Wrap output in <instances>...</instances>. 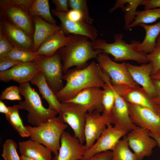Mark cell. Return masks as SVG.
<instances>
[{
	"label": "cell",
	"mask_w": 160,
	"mask_h": 160,
	"mask_svg": "<svg viewBox=\"0 0 160 160\" xmlns=\"http://www.w3.org/2000/svg\"><path fill=\"white\" fill-rule=\"evenodd\" d=\"M65 74L63 78L66 84L55 93L61 103L68 101L85 89L93 87L103 88L105 84L103 71L95 61L83 68L68 70Z\"/></svg>",
	"instance_id": "cell-1"
},
{
	"label": "cell",
	"mask_w": 160,
	"mask_h": 160,
	"mask_svg": "<svg viewBox=\"0 0 160 160\" xmlns=\"http://www.w3.org/2000/svg\"><path fill=\"white\" fill-rule=\"evenodd\" d=\"M69 40L67 44L60 49V54L64 73L71 67L81 68L87 66L90 60L97 59L103 52L93 48L92 41L87 36L75 34L68 35Z\"/></svg>",
	"instance_id": "cell-2"
},
{
	"label": "cell",
	"mask_w": 160,
	"mask_h": 160,
	"mask_svg": "<svg viewBox=\"0 0 160 160\" xmlns=\"http://www.w3.org/2000/svg\"><path fill=\"white\" fill-rule=\"evenodd\" d=\"M123 39L122 33L115 34L114 41L112 43H108L104 39H97L92 41L93 47L94 49H100L103 52L111 55L115 61L132 60L140 63L148 62L146 54L139 48V41L133 40L130 44H128Z\"/></svg>",
	"instance_id": "cell-3"
},
{
	"label": "cell",
	"mask_w": 160,
	"mask_h": 160,
	"mask_svg": "<svg viewBox=\"0 0 160 160\" xmlns=\"http://www.w3.org/2000/svg\"><path fill=\"white\" fill-rule=\"evenodd\" d=\"M19 87L20 94L24 98L19 102V107L20 109L28 112L27 118L29 123L38 126L58 114L57 111L44 106L39 95L31 87L29 82L20 84Z\"/></svg>",
	"instance_id": "cell-4"
},
{
	"label": "cell",
	"mask_w": 160,
	"mask_h": 160,
	"mask_svg": "<svg viewBox=\"0 0 160 160\" xmlns=\"http://www.w3.org/2000/svg\"><path fill=\"white\" fill-rule=\"evenodd\" d=\"M25 127L30 139L47 147L55 155L58 154L61 136L68 124L56 117L38 126Z\"/></svg>",
	"instance_id": "cell-5"
},
{
	"label": "cell",
	"mask_w": 160,
	"mask_h": 160,
	"mask_svg": "<svg viewBox=\"0 0 160 160\" xmlns=\"http://www.w3.org/2000/svg\"><path fill=\"white\" fill-rule=\"evenodd\" d=\"M87 110L82 106L73 103H61L59 116L61 122L69 125L74 135L83 144L85 142L84 130Z\"/></svg>",
	"instance_id": "cell-6"
},
{
	"label": "cell",
	"mask_w": 160,
	"mask_h": 160,
	"mask_svg": "<svg viewBox=\"0 0 160 160\" xmlns=\"http://www.w3.org/2000/svg\"><path fill=\"white\" fill-rule=\"evenodd\" d=\"M44 74L46 81L55 93L64 87L62 60L58 51L50 55H39L34 62Z\"/></svg>",
	"instance_id": "cell-7"
},
{
	"label": "cell",
	"mask_w": 160,
	"mask_h": 160,
	"mask_svg": "<svg viewBox=\"0 0 160 160\" xmlns=\"http://www.w3.org/2000/svg\"><path fill=\"white\" fill-rule=\"evenodd\" d=\"M0 17L24 31L33 38L34 24L33 17L24 8L12 3L11 0L0 1Z\"/></svg>",
	"instance_id": "cell-8"
},
{
	"label": "cell",
	"mask_w": 160,
	"mask_h": 160,
	"mask_svg": "<svg viewBox=\"0 0 160 160\" xmlns=\"http://www.w3.org/2000/svg\"><path fill=\"white\" fill-rule=\"evenodd\" d=\"M96 59L102 70L110 77L113 86L123 85L130 87L139 86L132 79L125 62L116 63L110 57L108 54L104 52L100 53Z\"/></svg>",
	"instance_id": "cell-9"
},
{
	"label": "cell",
	"mask_w": 160,
	"mask_h": 160,
	"mask_svg": "<svg viewBox=\"0 0 160 160\" xmlns=\"http://www.w3.org/2000/svg\"><path fill=\"white\" fill-rule=\"evenodd\" d=\"M126 136L129 146L135 154L137 160H143L150 156L153 149L157 146L155 140L149 131L138 127L128 132Z\"/></svg>",
	"instance_id": "cell-10"
},
{
	"label": "cell",
	"mask_w": 160,
	"mask_h": 160,
	"mask_svg": "<svg viewBox=\"0 0 160 160\" xmlns=\"http://www.w3.org/2000/svg\"><path fill=\"white\" fill-rule=\"evenodd\" d=\"M129 113L132 122L160 137V117L158 114L147 108L128 103Z\"/></svg>",
	"instance_id": "cell-11"
},
{
	"label": "cell",
	"mask_w": 160,
	"mask_h": 160,
	"mask_svg": "<svg viewBox=\"0 0 160 160\" xmlns=\"http://www.w3.org/2000/svg\"><path fill=\"white\" fill-rule=\"evenodd\" d=\"M111 124L109 114L95 111L86 115L84 133L86 150L90 148L99 137L107 126Z\"/></svg>",
	"instance_id": "cell-12"
},
{
	"label": "cell",
	"mask_w": 160,
	"mask_h": 160,
	"mask_svg": "<svg viewBox=\"0 0 160 160\" xmlns=\"http://www.w3.org/2000/svg\"><path fill=\"white\" fill-rule=\"evenodd\" d=\"M128 132L126 130L117 129L111 124H109L94 144L86 150L83 158H88L98 153L112 151L121 138Z\"/></svg>",
	"instance_id": "cell-13"
},
{
	"label": "cell",
	"mask_w": 160,
	"mask_h": 160,
	"mask_svg": "<svg viewBox=\"0 0 160 160\" xmlns=\"http://www.w3.org/2000/svg\"><path fill=\"white\" fill-rule=\"evenodd\" d=\"M112 86L127 103L148 108L158 114L159 105L142 87L139 86L134 87L123 85Z\"/></svg>",
	"instance_id": "cell-14"
},
{
	"label": "cell",
	"mask_w": 160,
	"mask_h": 160,
	"mask_svg": "<svg viewBox=\"0 0 160 160\" xmlns=\"http://www.w3.org/2000/svg\"><path fill=\"white\" fill-rule=\"evenodd\" d=\"M51 13L60 20V27L61 30L66 35L73 34L85 36L92 41L97 39L98 31L96 28L91 24L84 21L73 22L69 20L66 17V12H60L52 9Z\"/></svg>",
	"instance_id": "cell-15"
},
{
	"label": "cell",
	"mask_w": 160,
	"mask_h": 160,
	"mask_svg": "<svg viewBox=\"0 0 160 160\" xmlns=\"http://www.w3.org/2000/svg\"><path fill=\"white\" fill-rule=\"evenodd\" d=\"M112 87L115 101L109 114L111 124H113L117 129L126 130L128 132L137 128L138 127L132 122L130 118L128 103L113 86Z\"/></svg>",
	"instance_id": "cell-16"
},
{
	"label": "cell",
	"mask_w": 160,
	"mask_h": 160,
	"mask_svg": "<svg viewBox=\"0 0 160 160\" xmlns=\"http://www.w3.org/2000/svg\"><path fill=\"white\" fill-rule=\"evenodd\" d=\"M86 149L74 135L64 131L61 136L58 154L52 160H78L83 158Z\"/></svg>",
	"instance_id": "cell-17"
},
{
	"label": "cell",
	"mask_w": 160,
	"mask_h": 160,
	"mask_svg": "<svg viewBox=\"0 0 160 160\" xmlns=\"http://www.w3.org/2000/svg\"><path fill=\"white\" fill-rule=\"evenodd\" d=\"M41 71L35 62L22 63L7 71H0V80L5 82L12 80L20 84L29 82Z\"/></svg>",
	"instance_id": "cell-18"
},
{
	"label": "cell",
	"mask_w": 160,
	"mask_h": 160,
	"mask_svg": "<svg viewBox=\"0 0 160 160\" xmlns=\"http://www.w3.org/2000/svg\"><path fill=\"white\" fill-rule=\"evenodd\" d=\"M103 94V90L100 88L91 87L83 90L66 102L78 104L85 108L88 113L95 111L103 112L104 111Z\"/></svg>",
	"instance_id": "cell-19"
},
{
	"label": "cell",
	"mask_w": 160,
	"mask_h": 160,
	"mask_svg": "<svg viewBox=\"0 0 160 160\" xmlns=\"http://www.w3.org/2000/svg\"><path fill=\"white\" fill-rule=\"evenodd\" d=\"M0 29L14 47L33 52V42L24 31L15 26L6 19L0 16Z\"/></svg>",
	"instance_id": "cell-20"
},
{
	"label": "cell",
	"mask_w": 160,
	"mask_h": 160,
	"mask_svg": "<svg viewBox=\"0 0 160 160\" xmlns=\"http://www.w3.org/2000/svg\"><path fill=\"white\" fill-rule=\"evenodd\" d=\"M126 65L134 81L138 84L141 86L145 91L154 98L156 102L157 95L151 78L152 70V64L149 63L137 66L126 63Z\"/></svg>",
	"instance_id": "cell-21"
},
{
	"label": "cell",
	"mask_w": 160,
	"mask_h": 160,
	"mask_svg": "<svg viewBox=\"0 0 160 160\" xmlns=\"http://www.w3.org/2000/svg\"><path fill=\"white\" fill-rule=\"evenodd\" d=\"M20 153L23 156L35 160H52L50 149L31 139L18 143Z\"/></svg>",
	"instance_id": "cell-22"
},
{
	"label": "cell",
	"mask_w": 160,
	"mask_h": 160,
	"mask_svg": "<svg viewBox=\"0 0 160 160\" xmlns=\"http://www.w3.org/2000/svg\"><path fill=\"white\" fill-rule=\"evenodd\" d=\"M33 17L34 24L33 52H35L46 39L61 29L59 26L49 23L39 17Z\"/></svg>",
	"instance_id": "cell-23"
},
{
	"label": "cell",
	"mask_w": 160,
	"mask_h": 160,
	"mask_svg": "<svg viewBox=\"0 0 160 160\" xmlns=\"http://www.w3.org/2000/svg\"><path fill=\"white\" fill-rule=\"evenodd\" d=\"M69 40V36L61 30L46 39L35 53L38 55H52L65 46Z\"/></svg>",
	"instance_id": "cell-24"
},
{
	"label": "cell",
	"mask_w": 160,
	"mask_h": 160,
	"mask_svg": "<svg viewBox=\"0 0 160 160\" xmlns=\"http://www.w3.org/2000/svg\"><path fill=\"white\" fill-rule=\"evenodd\" d=\"M30 82L37 87L42 97L47 102L48 108L59 112L61 103L49 87L43 73L40 72L31 80Z\"/></svg>",
	"instance_id": "cell-25"
},
{
	"label": "cell",
	"mask_w": 160,
	"mask_h": 160,
	"mask_svg": "<svg viewBox=\"0 0 160 160\" xmlns=\"http://www.w3.org/2000/svg\"><path fill=\"white\" fill-rule=\"evenodd\" d=\"M139 25L145 29V35L141 43L139 42V48L145 54L150 53L155 48L156 40L160 34V21L152 25L141 24Z\"/></svg>",
	"instance_id": "cell-26"
},
{
	"label": "cell",
	"mask_w": 160,
	"mask_h": 160,
	"mask_svg": "<svg viewBox=\"0 0 160 160\" xmlns=\"http://www.w3.org/2000/svg\"><path fill=\"white\" fill-rule=\"evenodd\" d=\"M143 0H117L114 6L110 9L109 12H112L119 8H121L125 12L124 18V28L127 29L128 26L133 21L136 15L137 9L141 5Z\"/></svg>",
	"instance_id": "cell-27"
},
{
	"label": "cell",
	"mask_w": 160,
	"mask_h": 160,
	"mask_svg": "<svg viewBox=\"0 0 160 160\" xmlns=\"http://www.w3.org/2000/svg\"><path fill=\"white\" fill-rule=\"evenodd\" d=\"M29 13L32 17H39L49 23L57 25V22L50 11L48 0H33Z\"/></svg>",
	"instance_id": "cell-28"
},
{
	"label": "cell",
	"mask_w": 160,
	"mask_h": 160,
	"mask_svg": "<svg viewBox=\"0 0 160 160\" xmlns=\"http://www.w3.org/2000/svg\"><path fill=\"white\" fill-rule=\"evenodd\" d=\"M9 113L5 115L7 120L21 137H29V133L19 114V111L20 109L19 104L9 106Z\"/></svg>",
	"instance_id": "cell-29"
},
{
	"label": "cell",
	"mask_w": 160,
	"mask_h": 160,
	"mask_svg": "<svg viewBox=\"0 0 160 160\" xmlns=\"http://www.w3.org/2000/svg\"><path fill=\"white\" fill-rule=\"evenodd\" d=\"M103 71V77L105 84L103 88L102 103L103 112L109 114L113 106L115 96L111 79L109 76Z\"/></svg>",
	"instance_id": "cell-30"
},
{
	"label": "cell",
	"mask_w": 160,
	"mask_h": 160,
	"mask_svg": "<svg viewBox=\"0 0 160 160\" xmlns=\"http://www.w3.org/2000/svg\"><path fill=\"white\" fill-rule=\"evenodd\" d=\"M160 18V8L137 11L133 21L127 29L133 28L141 24L150 23Z\"/></svg>",
	"instance_id": "cell-31"
},
{
	"label": "cell",
	"mask_w": 160,
	"mask_h": 160,
	"mask_svg": "<svg viewBox=\"0 0 160 160\" xmlns=\"http://www.w3.org/2000/svg\"><path fill=\"white\" fill-rule=\"evenodd\" d=\"M112 151L111 160H137L135 154L129 149L126 136L119 141Z\"/></svg>",
	"instance_id": "cell-32"
},
{
	"label": "cell",
	"mask_w": 160,
	"mask_h": 160,
	"mask_svg": "<svg viewBox=\"0 0 160 160\" xmlns=\"http://www.w3.org/2000/svg\"><path fill=\"white\" fill-rule=\"evenodd\" d=\"M39 55L32 51L16 47L5 57L22 63L34 62Z\"/></svg>",
	"instance_id": "cell-33"
},
{
	"label": "cell",
	"mask_w": 160,
	"mask_h": 160,
	"mask_svg": "<svg viewBox=\"0 0 160 160\" xmlns=\"http://www.w3.org/2000/svg\"><path fill=\"white\" fill-rule=\"evenodd\" d=\"M18 145L11 139L6 140L3 145L1 156L4 160H21L17 152Z\"/></svg>",
	"instance_id": "cell-34"
},
{
	"label": "cell",
	"mask_w": 160,
	"mask_h": 160,
	"mask_svg": "<svg viewBox=\"0 0 160 160\" xmlns=\"http://www.w3.org/2000/svg\"><path fill=\"white\" fill-rule=\"evenodd\" d=\"M69 8L77 10L82 14L84 21L91 24L94 21L89 15L86 0H68Z\"/></svg>",
	"instance_id": "cell-35"
},
{
	"label": "cell",
	"mask_w": 160,
	"mask_h": 160,
	"mask_svg": "<svg viewBox=\"0 0 160 160\" xmlns=\"http://www.w3.org/2000/svg\"><path fill=\"white\" fill-rule=\"evenodd\" d=\"M19 87L12 85L5 89L2 92L0 100H22Z\"/></svg>",
	"instance_id": "cell-36"
},
{
	"label": "cell",
	"mask_w": 160,
	"mask_h": 160,
	"mask_svg": "<svg viewBox=\"0 0 160 160\" xmlns=\"http://www.w3.org/2000/svg\"><path fill=\"white\" fill-rule=\"evenodd\" d=\"M146 57L152 65L151 76L160 70V46L156 47L152 52L146 54Z\"/></svg>",
	"instance_id": "cell-37"
},
{
	"label": "cell",
	"mask_w": 160,
	"mask_h": 160,
	"mask_svg": "<svg viewBox=\"0 0 160 160\" xmlns=\"http://www.w3.org/2000/svg\"><path fill=\"white\" fill-rule=\"evenodd\" d=\"M14 48L0 29V59L5 57Z\"/></svg>",
	"instance_id": "cell-38"
},
{
	"label": "cell",
	"mask_w": 160,
	"mask_h": 160,
	"mask_svg": "<svg viewBox=\"0 0 160 160\" xmlns=\"http://www.w3.org/2000/svg\"><path fill=\"white\" fill-rule=\"evenodd\" d=\"M22 62L4 57L0 59V71H7Z\"/></svg>",
	"instance_id": "cell-39"
},
{
	"label": "cell",
	"mask_w": 160,
	"mask_h": 160,
	"mask_svg": "<svg viewBox=\"0 0 160 160\" xmlns=\"http://www.w3.org/2000/svg\"><path fill=\"white\" fill-rule=\"evenodd\" d=\"M52 2L55 5V9L57 11L67 13L70 10L68 0H52Z\"/></svg>",
	"instance_id": "cell-40"
},
{
	"label": "cell",
	"mask_w": 160,
	"mask_h": 160,
	"mask_svg": "<svg viewBox=\"0 0 160 160\" xmlns=\"http://www.w3.org/2000/svg\"><path fill=\"white\" fill-rule=\"evenodd\" d=\"M112 152L109 151L97 154L87 159H82L78 160H111Z\"/></svg>",
	"instance_id": "cell-41"
},
{
	"label": "cell",
	"mask_w": 160,
	"mask_h": 160,
	"mask_svg": "<svg viewBox=\"0 0 160 160\" xmlns=\"http://www.w3.org/2000/svg\"><path fill=\"white\" fill-rule=\"evenodd\" d=\"M66 15L67 18L71 21L77 22L84 21L81 13L76 9H71Z\"/></svg>",
	"instance_id": "cell-42"
},
{
	"label": "cell",
	"mask_w": 160,
	"mask_h": 160,
	"mask_svg": "<svg viewBox=\"0 0 160 160\" xmlns=\"http://www.w3.org/2000/svg\"><path fill=\"white\" fill-rule=\"evenodd\" d=\"M141 5L145 10L160 8V0H143Z\"/></svg>",
	"instance_id": "cell-43"
},
{
	"label": "cell",
	"mask_w": 160,
	"mask_h": 160,
	"mask_svg": "<svg viewBox=\"0 0 160 160\" xmlns=\"http://www.w3.org/2000/svg\"><path fill=\"white\" fill-rule=\"evenodd\" d=\"M11 1L14 4L24 8L29 12L33 0H11Z\"/></svg>",
	"instance_id": "cell-44"
},
{
	"label": "cell",
	"mask_w": 160,
	"mask_h": 160,
	"mask_svg": "<svg viewBox=\"0 0 160 160\" xmlns=\"http://www.w3.org/2000/svg\"><path fill=\"white\" fill-rule=\"evenodd\" d=\"M152 80L157 95L156 102L159 105L160 104V80Z\"/></svg>",
	"instance_id": "cell-45"
},
{
	"label": "cell",
	"mask_w": 160,
	"mask_h": 160,
	"mask_svg": "<svg viewBox=\"0 0 160 160\" xmlns=\"http://www.w3.org/2000/svg\"><path fill=\"white\" fill-rule=\"evenodd\" d=\"M9 111V106H7L1 100H0V112L5 115L8 113Z\"/></svg>",
	"instance_id": "cell-46"
},
{
	"label": "cell",
	"mask_w": 160,
	"mask_h": 160,
	"mask_svg": "<svg viewBox=\"0 0 160 160\" xmlns=\"http://www.w3.org/2000/svg\"><path fill=\"white\" fill-rule=\"evenodd\" d=\"M149 133L150 136L156 141L157 144V146L160 148V137L154 135L149 132Z\"/></svg>",
	"instance_id": "cell-47"
},
{
	"label": "cell",
	"mask_w": 160,
	"mask_h": 160,
	"mask_svg": "<svg viewBox=\"0 0 160 160\" xmlns=\"http://www.w3.org/2000/svg\"><path fill=\"white\" fill-rule=\"evenodd\" d=\"M151 78L153 79L160 80V70L151 76Z\"/></svg>",
	"instance_id": "cell-48"
},
{
	"label": "cell",
	"mask_w": 160,
	"mask_h": 160,
	"mask_svg": "<svg viewBox=\"0 0 160 160\" xmlns=\"http://www.w3.org/2000/svg\"><path fill=\"white\" fill-rule=\"evenodd\" d=\"M20 158L21 160H35L22 155L20 156Z\"/></svg>",
	"instance_id": "cell-49"
},
{
	"label": "cell",
	"mask_w": 160,
	"mask_h": 160,
	"mask_svg": "<svg viewBox=\"0 0 160 160\" xmlns=\"http://www.w3.org/2000/svg\"><path fill=\"white\" fill-rule=\"evenodd\" d=\"M160 46V34L156 40V47Z\"/></svg>",
	"instance_id": "cell-50"
},
{
	"label": "cell",
	"mask_w": 160,
	"mask_h": 160,
	"mask_svg": "<svg viewBox=\"0 0 160 160\" xmlns=\"http://www.w3.org/2000/svg\"><path fill=\"white\" fill-rule=\"evenodd\" d=\"M158 114L160 117V104L159 105V111Z\"/></svg>",
	"instance_id": "cell-51"
},
{
	"label": "cell",
	"mask_w": 160,
	"mask_h": 160,
	"mask_svg": "<svg viewBox=\"0 0 160 160\" xmlns=\"http://www.w3.org/2000/svg\"><path fill=\"white\" fill-rule=\"evenodd\" d=\"M0 160H2L1 159Z\"/></svg>",
	"instance_id": "cell-52"
}]
</instances>
